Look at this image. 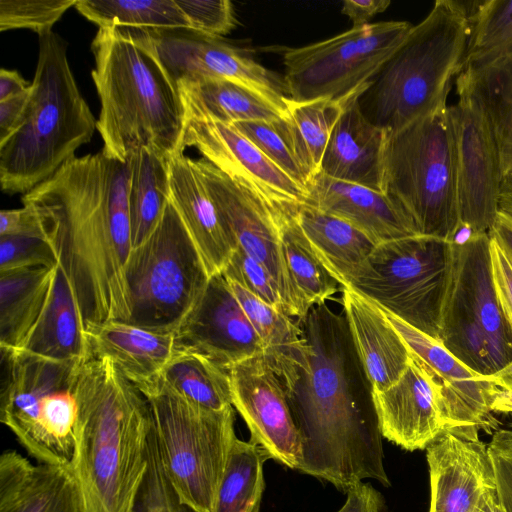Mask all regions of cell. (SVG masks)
<instances>
[{"label": "cell", "mask_w": 512, "mask_h": 512, "mask_svg": "<svg viewBox=\"0 0 512 512\" xmlns=\"http://www.w3.org/2000/svg\"><path fill=\"white\" fill-rule=\"evenodd\" d=\"M129 176L127 161L101 150L71 158L22 196L56 252L84 323L131 317Z\"/></svg>", "instance_id": "obj_1"}, {"label": "cell", "mask_w": 512, "mask_h": 512, "mask_svg": "<svg viewBox=\"0 0 512 512\" xmlns=\"http://www.w3.org/2000/svg\"><path fill=\"white\" fill-rule=\"evenodd\" d=\"M342 103L329 99L296 102L286 98V132L295 156L312 176L320 171L321 161Z\"/></svg>", "instance_id": "obj_38"}, {"label": "cell", "mask_w": 512, "mask_h": 512, "mask_svg": "<svg viewBox=\"0 0 512 512\" xmlns=\"http://www.w3.org/2000/svg\"><path fill=\"white\" fill-rule=\"evenodd\" d=\"M269 454L252 441L235 439L219 488L215 512H260Z\"/></svg>", "instance_id": "obj_40"}, {"label": "cell", "mask_w": 512, "mask_h": 512, "mask_svg": "<svg viewBox=\"0 0 512 512\" xmlns=\"http://www.w3.org/2000/svg\"><path fill=\"white\" fill-rule=\"evenodd\" d=\"M470 12L462 2L437 0L411 27L359 96L370 122L396 132L447 103L464 68Z\"/></svg>", "instance_id": "obj_6"}, {"label": "cell", "mask_w": 512, "mask_h": 512, "mask_svg": "<svg viewBox=\"0 0 512 512\" xmlns=\"http://www.w3.org/2000/svg\"><path fill=\"white\" fill-rule=\"evenodd\" d=\"M479 512H506V510L497 499L495 491L488 495Z\"/></svg>", "instance_id": "obj_57"}, {"label": "cell", "mask_w": 512, "mask_h": 512, "mask_svg": "<svg viewBox=\"0 0 512 512\" xmlns=\"http://www.w3.org/2000/svg\"><path fill=\"white\" fill-rule=\"evenodd\" d=\"M102 151L126 162L139 148L181 151L185 109L178 85L142 30L100 27L91 43Z\"/></svg>", "instance_id": "obj_4"}, {"label": "cell", "mask_w": 512, "mask_h": 512, "mask_svg": "<svg viewBox=\"0 0 512 512\" xmlns=\"http://www.w3.org/2000/svg\"><path fill=\"white\" fill-rule=\"evenodd\" d=\"M490 235L461 227L441 314V343L466 366L491 376L512 362V328L498 304L490 269Z\"/></svg>", "instance_id": "obj_10"}, {"label": "cell", "mask_w": 512, "mask_h": 512, "mask_svg": "<svg viewBox=\"0 0 512 512\" xmlns=\"http://www.w3.org/2000/svg\"><path fill=\"white\" fill-rule=\"evenodd\" d=\"M0 512H85L71 468L35 464L15 450L0 456Z\"/></svg>", "instance_id": "obj_27"}, {"label": "cell", "mask_w": 512, "mask_h": 512, "mask_svg": "<svg viewBox=\"0 0 512 512\" xmlns=\"http://www.w3.org/2000/svg\"><path fill=\"white\" fill-rule=\"evenodd\" d=\"M492 382L500 389H512V362L490 376Z\"/></svg>", "instance_id": "obj_55"}, {"label": "cell", "mask_w": 512, "mask_h": 512, "mask_svg": "<svg viewBox=\"0 0 512 512\" xmlns=\"http://www.w3.org/2000/svg\"><path fill=\"white\" fill-rule=\"evenodd\" d=\"M185 116L206 117L234 124L277 121L286 112L256 90L227 79H206L178 84Z\"/></svg>", "instance_id": "obj_32"}, {"label": "cell", "mask_w": 512, "mask_h": 512, "mask_svg": "<svg viewBox=\"0 0 512 512\" xmlns=\"http://www.w3.org/2000/svg\"><path fill=\"white\" fill-rule=\"evenodd\" d=\"M95 120L67 58L65 41L53 31L39 35L30 96L15 130L0 142V184L27 193L75 157L88 143Z\"/></svg>", "instance_id": "obj_5"}, {"label": "cell", "mask_w": 512, "mask_h": 512, "mask_svg": "<svg viewBox=\"0 0 512 512\" xmlns=\"http://www.w3.org/2000/svg\"><path fill=\"white\" fill-rule=\"evenodd\" d=\"M84 336L90 357L110 359L136 387L157 379L183 348L175 332L120 320L86 322Z\"/></svg>", "instance_id": "obj_25"}, {"label": "cell", "mask_w": 512, "mask_h": 512, "mask_svg": "<svg viewBox=\"0 0 512 512\" xmlns=\"http://www.w3.org/2000/svg\"><path fill=\"white\" fill-rule=\"evenodd\" d=\"M58 258L45 239L31 236H0V273L34 267H55Z\"/></svg>", "instance_id": "obj_46"}, {"label": "cell", "mask_w": 512, "mask_h": 512, "mask_svg": "<svg viewBox=\"0 0 512 512\" xmlns=\"http://www.w3.org/2000/svg\"><path fill=\"white\" fill-rule=\"evenodd\" d=\"M232 406L245 421L253 443L271 459L298 470L302 459L301 437L283 382L263 355L228 369Z\"/></svg>", "instance_id": "obj_18"}, {"label": "cell", "mask_w": 512, "mask_h": 512, "mask_svg": "<svg viewBox=\"0 0 512 512\" xmlns=\"http://www.w3.org/2000/svg\"><path fill=\"white\" fill-rule=\"evenodd\" d=\"M175 333L184 347L225 369L264 352L260 338L222 273L209 278L201 297Z\"/></svg>", "instance_id": "obj_21"}, {"label": "cell", "mask_w": 512, "mask_h": 512, "mask_svg": "<svg viewBox=\"0 0 512 512\" xmlns=\"http://www.w3.org/2000/svg\"><path fill=\"white\" fill-rule=\"evenodd\" d=\"M366 88L342 102L319 172L383 192V157L388 132L362 113L359 96Z\"/></svg>", "instance_id": "obj_23"}, {"label": "cell", "mask_w": 512, "mask_h": 512, "mask_svg": "<svg viewBox=\"0 0 512 512\" xmlns=\"http://www.w3.org/2000/svg\"><path fill=\"white\" fill-rule=\"evenodd\" d=\"M77 0H0V31L30 29L38 35L53 25Z\"/></svg>", "instance_id": "obj_44"}, {"label": "cell", "mask_w": 512, "mask_h": 512, "mask_svg": "<svg viewBox=\"0 0 512 512\" xmlns=\"http://www.w3.org/2000/svg\"><path fill=\"white\" fill-rule=\"evenodd\" d=\"M130 512H198L183 502L171 483L151 431L148 466Z\"/></svg>", "instance_id": "obj_43"}, {"label": "cell", "mask_w": 512, "mask_h": 512, "mask_svg": "<svg viewBox=\"0 0 512 512\" xmlns=\"http://www.w3.org/2000/svg\"><path fill=\"white\" fill-rule=\"evenodd\" d=\"M499 208L502 212L512 217V185L507 184L503 186Z\"/></svg>", "instance_id": "obj_56"}, {"label": "cell", "mask_w": 512, "mask_h": 512, "mask_svg": "<svg viewBox=\"0 0 512 512\" xmlns=\"http://www.w3.org/2000/svg\"><path fill=\"white\" fill-rule=\"evenodd\" d=\"M18 349L55 360L90 357L73 289L58 264L45 308Z\"/></svg>", "instance_id": "obj_30"}, {"label": "cell", "mask_w": 512, "mask_h": 512, "mask_svg": "<svg viewBox=\"0 0 512 512\" xmlns=\"http://www.w3.org/2000/svg\"><path fill=\"white\" fill-rule=\"evenodd\" d=\"M464 67L512 55V0L475 2Z\"/></svg>", "instance_id": "obj_41"}, {"label": "cell", "mask_w": 512, "mask_h": 512, "mask_svg": "<svg viewBox=\"0 0 512 512\" xmlns=\"http://www.w3.org/2000/svg\"><path fill=\"white\" fill-rule=\"evenodd\" d=\"M457 93L476 98L496 138L502 179L512 168V55L469 65L456 78Z\"/></svg>", "instance_id": "obj_34"}, {"label": "cell", "mask_w": 512, "mask_h": 512, "mask_svg": "<svg viewBox=\"0 0 512 512\" xmlns=\"http://www.w3.org/2000/svg\"><path fill=\"white\" fill-rule=\"evenodd\" d=\"M137 388L148 401L160 457L180 499L198 512H215L237 438L233 406L223 410L197 406L160 376Z\"/></svg>", "instance_id": "obj_8"}, {"label": "cell", "mask_w": 512, "mask_h": 512, "mask_svg": "<svg viewBox=\"0 0 512 512\" xmlns=\"http://www.w3.org/2000/svg\"><path fill=\"white\" fill-rule=\"evenodd\" d=\"M284 118L277 121L237 122L230 125L254 143L280 170L306 189L311 177L293 152Z\"/></svg>", "instance_id": "obj_42"}, {"label": "cell", "mask_w": 512, "mask_h": 512, "mask_svg": "<svg viewBox=\"0 0 512 512\" xmlns=\"http://www.w3.org/2000/svg\"><path fill=\"white\" fill-rule=\"evenodd\" d=\"M306 190V205L346 220L377 244L418 235L408 217L384 192L320 172L312 176Z\"/></svg>", "instance_id": "obj_24"}, {"label": "cell", "mask_w": 512, "mask_h": 512, "mask_svg": "<svg viewBox=\"0 0 512 512\" xmlns=\"http://www.w3.org/2000/svg\"><path fill=\"white\" fill-rule=\"evenodd\" d=\"M475 426L446 427L425 449L429 512H479L496 491L487 444Z\"/></svg>", "instance_id": "obj_19"}, {"label": "cell", "mask_w": 512, "mask_h": 512, "mask_svg": "<svg viewBox=\"0 0 512 512\" xmlns=\"http://www.w3.org/2000/svg\"><path fill=\"white\" fill-rule=\"evenodd\" d=\"M127 162L133 249L149 238L170 201V167L169 158L146 147L133 152Z\"/></svg>", "instance_id": "obj_35"}, {"label": "cell", "mask_w": 512, "mask_h": 512, "mask_svg": "<svg viewBox=\"0 0 512 512\" xmlns=\"http://www.w3.org/2000/svg\"><path fill=\"white\" fill-rule=\"evenodd\" d=\"M56 267H34L0 273V348L18 349L47 303Z\"/></svg>", "instance_id": "obj_33"}, {"label": "cell", "mask_w": 512, "mask_h": 512, "mask_svg": "<svg viewBox=\"0 0 512 512\" xmlns=\"http://www.w3.org/2000/svg\"><path fill=\"white\" fill-rule=\"evenodd\" d=\"M192 30L220 38L228 34L236 20L228 0H175Z\"/></svg>", "instance_id": "obj_47"}, {"label": "cell", "mask_w": 512, "mask_h": 512, "mask_svg": "<svg viewBox=\"0 0 512 512\" xmlns=\"http://www.w3.org/2000/svg\"><path fill=\"white\" fill-rule=\"evenodd\" d=\"M381 309L435 382L446 427L475 426L485 431L495 429L491 403L499 388L490 376L475 372L456 358L441 341Z\"/></svg>", "instance_id": "obj_20"}, {"label": "cell", "mask_w": 512, "mask_h": 512, "mask_svg": "<svg viewBox=\"0 0 512 512\" xmlns=\"http://www.w3.org/2000/svg\"><path fill=\"white\" fill-rule=\"evenodd\" d=\"M142 31L177 85L206 79L232 80L256 90L286 112L284 81L236 47L195 30Z\"/></svg>", "instance_id": "obj_16"}, {"label": "cell", "mask_w": 512, "mask_h": 512, "mask_svg": "<svg viewBox=\"0 0 512 512\" xmlns=\"http://www.w3.org/2000/svg\"><path fill=\"white\" fill-rule=\"evenodd\" d=\"M71 470L85 512H130L148 466V401L108 358L82 361Z\"/></svg>", "instance_id": "obj_3"}, {"label": "cell", "mask_w": 512, "mask_h": 512, "mask_svg": "<svg viewBox=\"0 0 512 512\" xmlns=\"http://www.w3.org/2000/svg\"><path fill=\"white\" fill-rule=\"evenodd\" d=\"M196 148L203 158L270 205L306 203L307 191L233 125L185 116L181 151Z\"/></svg>", "instance_id": "obj_17"}, {"label": "cell", "mask_w": 512, "mask_h": 512, "mask_svg": "<svg viewBox=\"0 0 512 512\" xmlns=\"http://www.w3.org/2000/svg\"><path fill=\"white\" fill-rule=\"evenodd\" d=\"M496 483V496L506 512H512V429L494 433L487 444Z\"/></svg>", "instance_id": "obj_48"}, {"label": "cell", "mask_w": 512, "mask_h": 512, "mask_svg": "<svg viewBox=\"0 0 512 512\" xmlns=\"http://www.w3.org/2000/svg\"><path fill=\"white\" fill-rule=\"evenodd\" d=\"M0 236H31L47 240L36 213L25 205L1 210Z\"/></svg>", "instance_id": "obj_50"}, {"label": "cell", "mask_w": 512, "mask_h": 512, "mask_svg": "<svg viewBox=\"0 0 512 512\" xmlns=\"http://www.w3.org/2000/svg\"><path fill=\"white\" fill-rule=\"evenodd\" d=\"M160 377L175 393L197 406L210 410L232 406L228 369L195 350L183 346Z\"/></svg>", "instance_id": "obj_37"}, {"label": "cell", "mask_w": 512, "mask_h": 512, "mask_svg": "<svg viewBox=\"0 0 512 512\" xmlns=\"http://www.w3.org/2000/svg\"><path fill=\"white\" fill-rule=\"evenodd\" d=\"M226 280L262 342L264 358L287 391L308 361L309 346L301 324L255 297L237 282Z\"/></svg>", "instance_id": "obj_29"}, {"label": "cell", "mask_w": 512, "mask_h": 512, "mask_svg": "<svg viewBox=\"0 0 512 512\" xmlns=\"http://www.w3.org/2000/svg\"><path fill=\"white\" fill-rule=\"evenodd\" d=\"M209 276L175 206L169 201L149 238L126 265L129 323L175 332L204 292Z\"/></svg>", "instance_id": "obj_12"}, {"label": "cell", "mask_w": 512, "mask_h": 512, "mask_svg": "<svg viewBox=\"0 0 512 512\" xmlns=\"http://www.w3.org/2000/svg\"><path fill=\"white\" fill-rule=\"evenodd\" d=\"M194 163L230 237L267 269L278 285L286 313L302 322L309 312L286 268L276 205L233 181L204 158L194 159Z\"/></svg>", "instance_id": "obj_14"}, {"label": "cell", "mask_w": 512, "mask_h": 512, "mask_svg": "<svg viewBox=\"0 0 512 512\" xmlns=\"http://www.w3.org/2000/svg\"><path fill=\"white\" fill-rule=\"evenodd\" d=\"M490 235V269L501 311L512 328V255L505 245Z\"/></svg>", "instance_id": "obj_49"}, {"label": "cell", "mask_w": 512, "mask_h": 512, "mask_svg": "<svg viewBox=\"0 0 512 512\" xmlns=\"http://www.w3.org/2000/svg\"><path fill=\"white\" fill-rule=\"evenodd\" d=\"M503 182H505V183H508V184L512 185V168H511V169H510V171L507 173V175L504 177Z\"/></svg>", "instance_id": "obj_58"}, {"label": "cell", "mask_w": 512, "mask_h": 512, "mask_svg": "<svg viewBox=\"0 0 512 512\" xmlns=\"http://www.w3.org/2000/svg\"><path fill=\"white\" fill-rule=\"evenodd\" d=\"M383 192L418 235L452 242L461 228L454 137L447 103L396 132H388Z\"/></svg>", "instance_id": "obj_7"}, {"label": "cell", "mask_w": 512, "mask_h": 512, "mask_svg": "<svg viewBox=\"0 0 512 512\" xmlns=\"http://www.w3.org/2000/svg\"><path fill=\"white\" fill-rule=\"evenodd\" d=\"M7 379L0 420L38 463L71 468L77 422L76 381L83 360H55L23 349L1 351Z\"/></svg>", "instance_id": "obj_9"}, {"label": "cell", "mask_w": 512, "mask_h": 512, "mask_svg": "<svg viewBox=\"0 0 512 512\" xmlns=\"http://www.w3.org/2000/svg\"><path fill=\"white\" fill-rule=\"evenodd\" d=\"M30 88L16 70L2 68L0 70V101L24 93Z\"/></svg>", "instance_id": "obj_53"}, {"label": "cell", "mask_w": 512, "mask_h": 512, "mask_svg": "<svg viewBox=\"0 0 512 512\" xmlns=\"http://www.w3.org/2000/svg\"><path fill=\"white\" fill-rule=\"evenodd\" d=\"M389 0H345L342 3L341 13L347 15L353 27L369 24V20L376 14L384 12L390 5Z\"/></svg>", "instance_id": "obj_52"}, {"label": "cell", "mask_w": 512, "mask_h": 512, "mask_svg": "<svg viewBox=\"0 0 512 512\" xmlns=\"http://www.w3.org/2000/svg\"><path fill=\"white\" fill-rule=\"evenodd\" d=\"M342 292L343 313L372 392L383 391L403 375L411 351L378 305L349 287Z\"/></svg>", "instance_id": "obj_28"}, {"label": "cell", "mask_w": 512, "mask_h": 512, "mask_svg": "<svg viewBox=\"0 0 512 512\" xmlns=\"http://www.w3.org/2000/svg\"><path fill=\"white\" fill-rule=\"evenodd\" d=\"M407 21L369 23L283 52L287 97L342 103L367 87L410 31Z\"/></svg>", "instance_id": "obj_13"}, {"label": "cell", "mask_w": 512, "mask_h": 512, "mask_svg": "<svg viewBox=\"0 0 512 512\" xmlns=\"http://www.w3.org/2000/svg\"><path fill=\"white\" fill-rule=\"evenodd\" d=\"M372 397L382 437L404 450L426 449L446 428L437 386L412 352L400 379Z\"/></svg>", "instance_id": "obj_22"}, {"label": "cell", "mask_w": 512, "mask_h": 512, "mask_svg": "<svg viewBox=\"0 0 512 512\" xmlns=\"http://www.w3.org/2000/svg\"><path fill=\"white\" fill-rule=\"evenodd\" d=\"M300 324L308 361L286 391L301 437L298 471L345 494L366 479L389 487L372 387L344 313L324 303Z\"/></svg>", "instance_id": "obj_2"}, {"label": "cell", "mask_w": 512, "mask_h": 512, "mask_svg": "<svg viewBox=\"0 0 512 512\" xmlns=\"http://www.w3.org/2000/svg\"><path fill=\"white\" fill-rule=\"evenodd\" d=\"M337 512H342L340 509Z\"/></svg>", "instance_id": "obj_59"}, {"label": "cell", "mask_w": 512, "mask_h": 512, "mask_svg": "<svg viewBox=\"0 0 512 512\" xmlns=\"http://www.w3.org/2000/svg\"><path fill=\"white\" fill-rule=\"evenodd\" d=\"M449 106L454 137L459 217L473 233H489L502 190L499 150L490 119L480 102L459 92Z\"/></svg>", "instance_id": "obj_15"}, {"label": "cell", "mask_w": 512, "mask_h": 512, "mask_svg": "<svg viewBox=\"0 0 512 512\" xmlns=\"http://www.w3.org/2000/svg\"><path fill=\"white\" fill-rule=\"evenodd\" d=\"M296 219L312 250L342 287L378 245L346 220L306 204L297 206Z\"/></svg>", "instance_id": "obj_31"}, {"label": "cell", "mask_w": 512, "mask_h": 512, "mask_svg": "<svg viewBox=\"0 0 512 512\" xmlns=\"http://www.w3.org/2000/svg\"><path fill=\"white\" fill-rule=\"evenodd\" d=\"M451 256L452 242L438 238L417 235L383 242L344 287L439 340Z\"/></svg>", "instance_id": "obj_11"}, {"label": "cell", "mask_w": 512, "mask_h": 512, "mask_svg": "<svg viewBox=\"0 0 512 512\" xmlns=\"http://www.w3.org/2000/svg\"><path fill=\"white\" fill-rule=\"evenodd\" d=\"M492 412L512 413V389H498L491 403Z\"/></svg>", "instance_id": "obj_54"}, {"label": "cell", "mask_w": 512, "mask_h": 512, "mask_svg": "<svg viewBox=\"0 0 512 512\" xmlns=\"http://www.w3.org/2000/svg\"><path fill=\"white\" fill-rule=\"evenodd\" d=\"M75 8L99 28L192 30L175 0H77Z\"/></svg>", "instance_id": "obj_39"}, {"label": "cell", "mask_w": 512, "mask_h": 512, "mask_svg": "<svg viewBox=\"0 0 512 512\" xmlns=\"http://www.w3.org/2000/svg\"><path fill=\"white\" fill-rule=\"evenodd\" d=\"M30 96V88L17 96L0 101V142L16 128Z\"/></svg>", "instance_id": "obj_51"}, {"label": "cell", "mask_w": 512, "mask_h": 512, "mask_svg": "<svg viewBox=\"0 0 512 512\" xmlns=\"http://www.w3.org/2000/svg\"><path fill=\"white\" fill-rule=\"evenodd\" d=\"M298 205L275 206L281 243L292 285L305 309L324 304L339 289V282L312 250L296 219Z\"/></svg>", "instance_id": "obj_36"}, {"label": "cell", "mask_w": 512, "mask_h": 512, "mask_svg": "<svg viewBox=\"0 0 512 512\" xmlns=\"http://www.w3.org/2000/svg\"><path fill=\"white\" fill-rule=\"evenodd\" d=\"M170 200L192 238L209 277L223 273L237 249L198 173L184 153L169 159Z\"/></svg>", "instance_id": "obj_26"}, {"label": "cell", "mask_w": 512, "mask_h": 512, "mask_svg": "<svg viewBox=\"0 0 512 512\" xmlns=\"http://www.w3.org/2000/svg\"><path fill=\"white\" fill-rule=\"evenodd\" d=\"M222 274L266 304L286 313L282 295L271 274L242 248L237 247Z\"/></svg>", "instance_id": "obj_45"}]
</instances>
